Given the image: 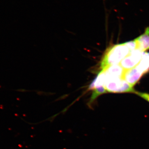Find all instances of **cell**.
I'll list each match as a JSON object with an SVG mask.
<instances>
[{
	"instance_id": "obj_1",
	"label": "cell",
	"mask_w": 149,
	"mask_h": 149,
	"mask_svg": "<svg viewBox=\"0 0 149 149\" xmlns=\"http://www.w3.org/2000/svg\"><path fill=\"white\" fill-rule=\"evenodd\" d=\"M130 52L125 43L117 44L110 47L106 51L101 62L102 70H105L111 65L120 64V62Z\"/></svg>"
},
{
	"instance_id": "obj_2",
	"label": "cell",
	"mask_w": 149,
	"mask_h": 149,
	"mask_svg": "<svg viewBox=\"0 0 149 149\" xmlns=\"http://www.w3.org/2000/svg\"><path fill=\"white\" fill-rule=\"evenodd\" d=\"M104 87L107 93H134L136 91L133 86L127 83L122 77L106 76Z\"/></svg>"
},
{
	"instance_id": "obj_3",
	"label": "cell",
	"mask_w": 149,
	"mask_h": 149,
	"mask_svg": "<svg viewBox=\"0 0 149 149\" xmlns=\"http://www.w3.org/2000/svg\"><path fill=\"white\" fill-rule=\"evenodd\" d=\"M143 53L139 49L130 51L119 64L124 70L133 68L137 66L141 61L143 57Z\"/></svg>"
},
{
	"instance_id": "obj_4",
	"label": "cell",
	"mask_w": 149,
	"mask_h": 149,
	"mask_svg": "<svg viewBox=\"0 0 149 149\" xmlns=\"http://www.w3.org/2000/svg\"><path fill=\"white\" fill-rule=\"evenodd\" d=\"M143 74L136 67L124 70L122 78L131 86H134L141 79Z\"/></svg>"
},
{
	"instance_id": "obj_5",
	"label": "cell",
	"mask_w": 149,
	"mask_h": 149,
	"mask_svg": "<svg viewBox=\"0 0 149 149\" xmlns=\"http://www.w3.org/2000/svg\"><path fill=\"white\" fill-rule=\"evenodd\" d=\"M137 43V49L144 52L149 49V27H147L143 34L135 40Z\"/></svg>"
},
{
	"instance_id": "obj_6",
	"label": "cell",
	"mask_w": 149,
	"mask_h": 149,
	"mask_svg": "<svg viewBox=\"0 0 149 149\" xmlns=\"http://www.w3.org/2000/svg\"><path fill=\"white\" fill-rule=\"evenodd\" d=\"M107 77H122L124 70L120 64L114 65L104 70Z\"/></svg>"
},
{
	"instance_id": "obj_7",
	"label": "cell",
	"mask_w": 149,
	"mask_h": 149,
	"mask_svg": "<svg viewBox=\"0 0 149 149\" xmlns=\"http://www.w3.org/2000/svg\"><path fill=\"white\" fill-rule=\"evenodd\" d=\"M143 74L149 71V56L147 53L143 54V57L138 65L136 66Z\"/></svg>"
},
{
	"instance_id": "obj_8",
	"label": "cell",
	"mask_w": 149,
	"mask_h": 149,
	"mask_svg": "<svg viewBox=\"0 0 149 149\" xmlns=\"http://www.w3.org/2000/svg\"><path fill=\"white\" fill-rule=\"evenodd\" d=\"M93 94H92L91 99H90V102L88 103V106L89 107L91 106V104L93 103V102L98 97L102 95V94H104V93H107L104 87L95 88V89H93Z\"/></svg>"
},
{
	"instance_id": "obj_9",
	"label": "cell",
	"mask_w": 149,
	"mask_h": 149,
	"mask_svg": "<svg viewBox=\"0 0 149 149\" xmlns=\"http://www.w3.org/2000/svg\"><path fill=\"white\" fill-rule=\"evenodd\" d=\"M124 43H125V45L128 47L130 51L134 50L137 49V43L135 40Z\"/></svg>"
},
{
	"instance_id": "obj_10",
	"label": "cell",
	"mask_w": 149,
	"mask_h": 149,
	"mask_svg": "<svg viewBox=\"0 0 149 149\" xmlns=\"http://www.w3.org/2000/svg\"><path fill=\"white\" fill-rule=\"evenodd\" d=\"M134 93L149 102V94L148 93H142V92H138V91H135Z\"/></svg>"
},
{
	"instance_id": "obj_11",
	"label": "cell",
	"mask_w": 149,
	"mask_h": 149,
	"mask_svg": "<svg viewBox=\"0 0 149 149\" xmlns=\"http://www.w3.org/2000/svg\"><path fill=\"white\" fill-rule=\"evenodd\" d=\"M147 54H148V55L149 56V53H147Z\"/></svg>"
}]
</instances>
